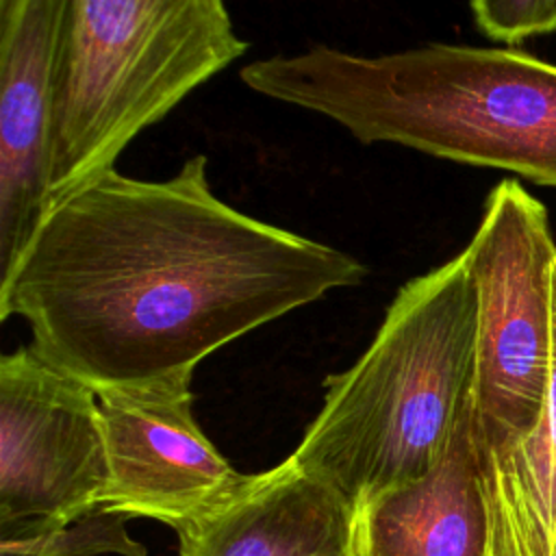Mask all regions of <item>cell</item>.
<instances>
[{"instance_id": "6da1fadb", "label": "cell", "mask_w": 556, "mask_h": 556, "mask_svg": "<svg viewBox=\"0 0 556 556\" xmlns=\"http://www.w3.org/2000/svg\"><path fill=\"white\" fill-rule=\"evenodd\" d=\"M206 156L163 180L109 169L48 208L0 276V319L91 387H137L367 278L324 241L215 195Z\"/></svg>"}, {"instance_id": "7a4b0ae2", "label": "cell", "mask_w": 556, "mask_h": 556, "mask_svg": "<svg viewBox=\"0 0 556 556\" xmlns=\"http://www.w3.org/2000/svg\"><path fill=\"white\" fill-rule=\"evenodd\" d=\"M241 80L332 119L361 143L556 187V65L521 50L426 43L363 56L317 43L252 61Z\"/></svg>"}, {"instance_id": "3957f363", "label": "cell", "mask_w": 556, "mask_h": 556, "mask_svg": "<svg viewBox=\"0 0 556 556\" xmlns=\"http://www.w3.org/2000/svg\"><path fill=\"white\" fill-rule=\"evenodd\" d=\"M476 289L460 254L406 280L361 358L324 380V404L289 454L358 515L426 476L471 400Z\"/></svg>"}, {"instance_id": "277c9868", "label": "cell", "mask_w": 556, "mask_h": 556, "mask_svg": "<svg viewBox=\"0 0 556 556\" xmlns=\"http://www.w3.org/2000/svg\"><path fill=\"white\" fill-rule=\"evenodd\" d=\"M248 52L226 0H63L48 139L50 206Z\"/></svg>"}, {"instance_id": "5b68a950", "label": "cell", "mask_w": 556, "mask_h": 556, "mask_svg": "<svg viewBox=\"0 0 556 556\" xmlns=\"http://www.w3.org/2000/svg\"><path fill=\"white\" fill-rule=\"evenodd\" d=\"M463 256L476 289L473 437L493 471L539 424L549 384L556 243L545 206L502 180Z\"/></svg>"}, {"instance_id": "8992f818", "label": "cell", "mask_w": 556, "mask_h": 556, "mask_svg": "<svg viewBox=\"0 0 556 556\" xmlns=\"http://www.w3.org/2000/svg\"><path fill=\"white\" fill-rule=\"evenodd\" d=\"M109 456L98 393L33 345L0 358V526L100 506Z\"/></svg>"}, {"instance_id": "52a82bcc", "label": "cell", "mask_w": 556, "mask_h": 556, "mask_svg": "<svg viewBox=\"0 0 556 556\" xmlns=\"http://www.w3.org/2000/svg\"><path fill=\"white\" fill-rule=\"evenodd\" d=\"M193 371L98 391L109 482L106 513L148 517L174 530L241 476L193 417Z\"/></svg>"}, {"instance_id": "ba28073f", "label": "cell", "mask_w": 556, "mask_h": 556, "mask_svg": "<svg viewBox=\"0 0 556 556\" xmlns=\"http://www.w3.org/2000/svg\"><path fill=\"white\" fill-rule=\"evenodd\" d=\"M63 0H0V276L50 208L48 139Z\"/></svg>"}, {"instance_id": "9c48e42d", "label": "cell", "mask_w": 556, "mask_h": 556, "mask_svg": "<svg viewBox=\"0 0 556 556\" xmlns=\"http://www.w3.org/2000/svg\"><path fill=\"white\" fill-rule=\"evenodd\" d=\"M176 534L180 556H358V515L291 456L241 473Z\"/></svg>"}, {"instance_id": "30bf717a", "label": "cell", "mask_w": 556, "mask_h": 556, "mask_svg": "<svg viewBox=\"0 0 556 556\" xmlns=\"http://www.w3.org/2000/svg\"><path fill=\"white\" fill-rule=\"evenodd\" d=\"M491 515L471 400L439 463L358 513V556H489Z\"/></svg>"}, {"instance_id": "8fae6325", "label": "cell", "mask_w": 556, "mask_h": 556, "mask_svg": "<svg viewBox=\"0 0 556 556\" xmlns=\"http://www.w3.org/2000/svg\"><path fill=\"white\" fill-rule=\"evenodd\" d=\"M491 545L506 556H552L556 523V261L552 267V369L530 437L493 471H482Z\"/></svg>"}, {"instance_id": "7c38bea8", "label": "cell", "mask_w": 556, "mask_h": 556, "mask_svg": "<svg viewBox=\"0 0 556 556\" xmlns=\"http://www.w3.org/2000/svg\"><path fill=\"white\" fill-rule=\"evenodd\" d=\"M148 556L126 532V517L102 506L70 521L28 519L0 526V556Z\"/></svg>"}, {"instance_id": "4fadbf2b", "label": "cell", "mask_w": 556, "mask_h": 556, "mask_svg": "<svg viewBox=\"0 0 556 556\" xmlns=\"http://www.w3.org/2000/svg\"><path fill=\"white\" fill-rule=\"evenodd\" d=\"M478 30L500 43H521L556 30V0H469Z\"/></svg>"}, {"instance_id": "5bb4252c", "label": "cell", "mask_w": 556, "mask_h": 556, "mask_svg": "<svg viewBox=\"0 0 556 556\" xmlns=\"http://www.w3.org/2000/svg\"><path fill=\"white\" fill-rule=\"evenodd\" d=\"M489 556H506V554H504V552H500L497 547H493V545H491V549H489Z\"/></svg>"}]
</instances>
